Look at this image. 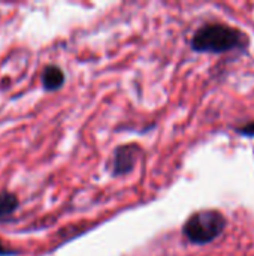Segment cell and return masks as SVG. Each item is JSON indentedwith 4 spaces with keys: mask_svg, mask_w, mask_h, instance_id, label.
<instances>
[{
    "mask_svg": "<svg viewBox=\"0 0 254 256\" xmlns=\"http://www.w3.org/2000/svg\"><path fill=\"white\" fill-rule=\"evenodd\" d=\"M190 48L199 54L246 52L250 48V36L235 26L222 21H208L193 32Z\"/></svg>",
    "mask_w": 254,
    "mask_h": 256,
    "instance_id": "cell-1",
    "label": "cell"
},
{
    "mask_svg": "<svg viewBox=\"0 0 254 256\" xmlns=\"http://www.w3.org/2000/svg\"><path fill=\"white\" fill-rule=\"evenodd\" d=\"M228 228V218L214 208L192 213L183 225L184 238L195 246H205L220 238Z\"/></svg>",
    "mask_w": 254,
    "mask_h": 256,
    "instance_id": "cell-2",
    "label": "cell"
},
{
    "mask_svg": "<svg viewBox=\"0 0 254 256\" xmlns=\"http://www.w3.org/2000/svg\"><path fill=\"white\" fill-rule=\"evenodd\" d=\"M144 156V148L138 142H126L118 146L111 156L109 171L114 178L126 177L133 172Z\"/></svg>",
    "mask_w": 254,
    "mask_h": 256,
    "instance_id": "cell-3",
    "label": "cell"
},
{
    "mask_svg": "<svg viewBox=\"0 0 254 256\" xmlns=\"http://www.w3.org/2000/svg\"><path fill=\"white\" fill-rule=\"evenodd\" d=\"M66 75L57 64H48L42 72V86L46 92H55L63 87Z\"/></svg>",
    "mask_w": 254,
    "mask_h": 256,
    "instance_id": "cell-4",
    "label": "cell"
},
{
    "mask_svg": "<svg viewBox=\"0 0 254 256\" xmlns=\"http://www.w3.org/2000/svg\"><path fill=\"white\" fill-rule=\"evenodd\" d=\"M18 208V198L10 192L0 194V224L7 220Z\"/></svg>",
    "mask_w": 254,
    "mask_h": 256,
    "instance_id": "cell-5",
    "label": "cell"
},
{
    "mask_svg": "<svg viewBox=\"0 0 254 256\" xmlns=\"http://www.w3.org/2000/svg\"><path fill=\"white\" fill-rule=\"evenodd\" d=\"M235 132L238 135H241V136H246V138H254V120L237 126L235 128Z\"/></svg>",
    "mask_w": 254,
    "mask_h": 256,
    "instance_id": "cell-6",
    "label": "cell"
},
{
    "mask_svg": "<svg viewBox=\"0 0 254 256\" xmlns=\"http://www.w3.org/2000/svg\"><path fill=\"white\" fill-rule=\"evenodd\" d=\"M15 252H9L4 246H3V243L0 242V256H7V255H13Z\"/></svg>",
    "mask_w": 254,
    "mask_h": 256,
    "instance_id": "cell-7",
    "label": "cell"
}]
</instances>
